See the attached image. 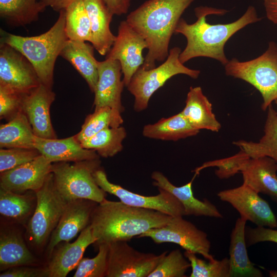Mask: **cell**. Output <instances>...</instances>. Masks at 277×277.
Instances as JSON below:
<instances>
[{
	"label": "cell",
	"mask_w": 277,
	"mask_h": 277,
	"mask_svg": "<svg viewBox=\"0 0 277 277\" xmlns=\"http://www.w3.org/2000/svg\"><path fill=\"white\" fill-rule=\"evenodd\" d=\"M46 32L33 36L16 35L1 30V41L22 53L32 64L41 84L52 88L57 57L68 39L65 30L64 9Z\"/></svg>",
	"instance_id": "obj_4"
},
{
	"label": "cell",
	"mask_w": 277,
	"mask_h": 277,
	"mask_svg": "<svg viewBox=\"0 0 277 277\" xmlns=\"http://www.w3.org/2000/svg\"><path fill=\"white\" fill-rule=\"evenodd\" d=\"M98 81L94 91V106L95 109L110 107L118 122L123 120L121 113L124 108L122 104V93L125 86L121 80V66L117 60L106 58L97 62Z\"/></svg>",
	"instance_id": "obj_15"
},
{
	"label": "cell",
	"mask_w": 277,
	"mask_h": 277,
	"mask_svg": "<svg viewBox=\"0 0 277 277\" xmlns=\"http://www.w3.org/2000/svg\"><path fill=\"white\" fill-rule=\"evenodd\" d=\"M227 76L242 80L261 94L262 110L277 99V44L271 41L267 50L252 60L240 61L232 58L224 66Z\"/></svg>",
	"instance_id": "obj_5"
},
{
	"label": "cell",
	"mask_w": 277,
	"mask_h": 277,
	"mask_svg": "<svg viewBox=\"0 0 277 277\" xmlns=\"http://www.w3.org/2000/svg\"><path fill=\"white\" fill-rule=\"evenodd\" d=\"M41 84L30 62L12 46L1 42L0 84L26 94Z\"/></svg>",
	"instance_id": "obj_14"
},
{
	"label": "cell",
	"mask_w": 277,
	"mask_h": 277,
	"mask_svg": "<svg viewBox=\"0 0 277 277\" xmlns=\"http://www.w3.org/2000/svg\"><path fill=\"white\" fill-rule=\"evenodd\" d=\"M250 158L245 151L240 149L238 153L232 156L205 162L196 168L193 172L199 175L200 172L204 169L216 167V176L220 179H227L240 173L243 166Z\"/></svg>",
	"instance_id": "obj_37"
},
{
	"label": "cell",
	"mask_w": 277,
	"mask_h": 277,
	"mask_svg": "<svg viewBox=\"0 0 277 277\" xmlns=\"http://www.w3.org/2000/svg\"><path fill=\"white\" fill-rule=\"evenodd\" d=\"M98 253L92 258H82L77 266L73 277H106L108 245L97 246Z\"/></svg>",
	"instance_id": "obj_39"
},
{
	"label": "cell",
	"mask_w": 277,
	"mask_h": 277,
	"mask_svg": "<svg viewBox=\"0 0 277 277\" xmlns=\"http://www.w3.org/2000/svg\"><path fill=\"white\" fill-rule=\"evenodd\" d=\"M181 49H171L166 60L157 67L146 70L141 67L133 74L127 87L134 96V110L136 112L147 109L152 94L170 78L177 74H185L196 79L201 71L185 66L179 60Z\"/></svg>",
	"instance_id": "obj_7"
},
{
	"label": "cell",
	"mask_w": 277,
	"mask_h": 277,
	"mask_svg": "<svg viewBox=\"0 0 277 277\" xmlns=\"http://www.w3.org/2000/svg\"><path fill=\"white\" fill-rule=\"evenodd\" d=\"M245 237L247 247L264 242L277 243V230L261 226L246 227Z\"/></svg>",
	"instance_id": "obj_42"
},
{
	"label": "cell",
	"mask_w": 277,
	"mask_h": 277,
	"mask_svg": "<svg viewBox=\"0 0 277 277\" xmlns=\"http://www.w3.org/2000/svg\"><path fill=\"white\" fill-rule=\"evenodd\" d=\"M190 263L179 249L163 257L148 277H186Z\"/></svg>",
	"instance_id": "obj_38"
},
{
	"label": "cell",
	"mask_w": 277,
	"mask_h": 277,
	"mask_svg": "<svg viewBox=\"0 0 277 277\" xmlns=\"http://www.w3.org/2000/svg\"><path fill=\"white\" fill-rule=\"evenodd\" d=\"M32 128L25 114L21 110L0 127L1 148L35 149Z\"/></svg>",
	"instance_id": "obj_30"
},
{
	"label": "cell",
	"mask_w": 277,
	"mask_h": 277,
	"mask_svg": "<svg viewBox=\"0 0 277 277\" xmlns=\"http://www.w3.org/2000/svg\"><path fill=\"white\" fill-rule=\"evenodd\" d=\"M222 201L230 204L240 216L256 226L277 227V220L268 203L249 186H241L222 190L217 193Z\"/></svg>",
	"instance_id": "obj_12"
},
{
	"label": "cell",
	"mask_w": 277,
	"mask_h": 277,
	"mask_svg": "<svg viewBox=\"0 0 277 277\" xmlns=\"http://www.w3.org/2000/svg\"><path fill=\"white\" fill-rule=\"evenodd\" d=\"M64 10L65 30L68 39L90 42V21L83 0H75Z\"/></svg>",
	"instance_id": "obj_33"
},
{
	"label": "cell",
	"mask_w": 277,
	"mask_h": 277,
	"mask_svg": "<svg viewBox=\"0 0 277 277\" xmlns=\"http://www.w3.org/2000/svg\"><path fill=\"white\" fill-rule=\"evenodd\" d=\"M52 163L41 154L34 160L1 173L0 188L23 193L35 192L51 172Z\"/></svg>",
	"instance_id": "obj_18"
},
{
	"label": "cell",
	"mask_w": 277,
	"mask_h": 277,
	"mask_svg": "<svg viewBox=\"0 0 277 277\" xmlns=\"http://www.w3.org/2000/svg\"><path fill=\"white\" fill-rule=\"evenodd\" d=\"M96 239L92 233L90 224L83 230L73 243L65 242L56 246L50 255L47 266L49 277H65L77 267L86 249L94 244Z\"/></svg>",
	"instance_id": "obj_19"
},
{
	"label": "cell",
	"mask_w": 277,
	"mask_h": 277,
	"mask_svg": "<svg viewBox=\"0 0 277 277\" xmlns=\"http://www.w3.org/2000/svg\"><path fill=\"white\" fill-rule=\"evenodd\" d=\"M274 103H275V104L276 105V115H277V99L274 101Z\"/></svg>",
	"instance_id": "obj_47"
},
{
	"label": "cell",
	"mask_w": 277,
	"mask_h": 277,
	"mask_svg": "<svg viewBox=\"0 0 277 277\" xmlns=\"http://www.w3.org/2000/svg\"><path fill=\"white\" fill-rule=\"evenodd\" d=\"M197 175L194 173V176L188 183L179 187L172 184L160 171H153L151 177L153 180V186L169 192L181 202L184 207L186 215L223 218V215L214 204L206 199L200 200L194 196L192 184Z\"/></svg>",
	"instance_id": "obj_20"
},
{
	"label": "cell",
	"mask_w": 277,
	"mask_h": 277,
	"mask_svg": "<svg viewBox=\"0 0 277 277\" xmlns=\"http://www.w3.org/2000/svg\"><path fill=\"white\" fill-rule=\"evenodd\" d=\"M34 147L50 162H78L99 158L94 150L84 148L74 135L63 139L35 136Z\"/></svg>",
	"instance_id": "obj_22"
},
{
	"label": "cell",
	"mask_w": 277,
	"mask_h": 277,
	"mask_svg": "<svg viewBox=\"0 0 277 277\" xmlns=\"http://www.w3.org/2000/svg\"><path fill=\"white\" fill-rule=\"evenodd\" d=\"M194 128L219 132L221 125L212 111V105L200 86L190 87L185 106L181 112Z\"/></svg>",
	"instance_id": "obj_25"
},
{
	"label": "cell",
	"mask_w": 277,
	"mask_h": 277,
	"mask_svg": "<svg viewBox=\"0 0 277 277\" xmlns=\"http://www.w3.org/2000/svg\"><path fill=\"white\" fill-rule=\"evenodd\" d=\"M199 132L200 130L193 127L181 112L146 125L142 131L146 137L173 141L195 136Z\"/></svg>",
	"instance_id": "obj_28"
},
{
	"label": "cell",
	"mask_w": 277,
	"mask_h": 277,
	"mask_svg": "<svg viewBox=\"0 0 277 277\" xmlns=\"http://www.w3.org/2000/svg\"><path fill=\"white\" fill-rule=\"evenodd\" d=\"M145 48L148 45L144 38L126 20L122 21L106 58L120 62L125 86H128L133 74L144 64L142 52Z\"/></svg>",
	"instance_id": "obj_13"
},
{
	"label": "cell",
	"mask_w": 277,
	"mask_h": 277,
	"mask_svg": "<svg viewBox=\"0 0 277 277\" xmlns=\"http://www.w3.org/2000/svg\"><path fill=\"white\" fill-rule=\"evenodd\" d=\"M268 19L277 25V0H263Z\"/></svg>",
	"instance_id": "obj_45"
},
{
	"label": "cell",
	"mask_w": 277,
	"mask_h": 277,
	"mask_svg": "<svg viewBox=\"0 0 277 277\" xmlns=\"http://www.w3.org/2000/svg\"><path fill=\"white\" fill-rule=\"evenodd\" d=\"M46 8L40 0H0V16L10 25L24 26L37 21Z\"/></svg>",
	"instance_id": "obj_31"
},
{
	"label": "cell",
	"mask_w": 277,
	"mask_h": 277,
	"mask_svg": "<svg viewBox=\"0 0 277 277\" xmlns=\"http://www.w3.org/2000/svg\"><path fill=\"white\" fill-rule=\"evenodd\" d=\"M12 88L0 84V117L10 120L21 110L23 97Z\"/></svg>",
	"instance_id": "obj_41"
},
{
	"label": "cell",
	"mask_w": 277,
	"mask_h": 277,
	"mask_svg": "<svg viewBox=\"0 0 277 277\" xmlns=\"http://www.w3.org/2000/svg\"><path fill=\"white\" fill-rule=\"evenodd\" d=\"M195 0H147L131 11L126 22L146 42L148 53L141 66L155 67L169 55L172 35L185 11Z\"/></svg>",
	"instance_id": "obj_2"
},
{
	"label": "cell",
	"mask_w": 277,
	"mask_h": 277,
	"mask_svg": "<svg viewBox=\"0 0 277 277\" xmlns=\"http://www.w3.org/2000/svg\"><path fill=\"white\" fill-rule=\"evenodd\" d=\"M75 0H40V1L47 7H50L54 11L60 12L65 9Z\"/></svg>",
	"instance_id": "obj_46"
},
{
	"label": "cell",
	"mask_w": 277,
	"mask_h": 277,
	"mask_svg": "<svg viewBox=\"0 0 277 277\" xmlns=\"http://www.w3.org/2000/svg\"><path fill=\"white\" fill-rule=\"evenodd\" d=\"M39 155L36 149L1 148L0 172L29 162Z\"/></svg>",
	"instance_id": "obj_40"
},
{
	"label": "cell",
	"mask_w": 277,
	"mask_h": 277,
	"mask_svg": "<svg viewBox=\"0 0 277 277\" xmlns=\"http://www.w3.org/2000/svg\"><path fill=\"white\" fill-rule=\"evenodd\" d=\"M240 173L243 183L277 203V162L273 159L267 156L250 157Z\"/></svg>",
	"instance_id": "obj_21"
},
{
	"label": "cell",
	"mask_w": 277,
	"mask_h": 277,
	"mask_svg": "<svg viewBox=\"0 0 277 277\" xmlns=\"http://www.w3.org/2000/svg\"><path fill=\"white\" fill-rule=\"evenodd\" d=\"M97 185L105 192L114 195L127 205L157 210L172 216L186 215L183 206L169 192L157 188L159 193L145 196L131 192L119 185L110 182L101 168L93 173Z\"/></svg>",
	"instance_id": "obj_11"
},
{
	"label": "cell",
	"mask_w": 277,
	"mask_h": 277,
	"mask_svg": "<svg viewBox=\"0 0 277 277\" xmlns=\"http://www.w3.org/2000/svg\"><path fill=\"white\" fill-rule=\"evenodd\" d=\"M228 11L201 6L194 9L197 18L194 23L188 24L181 18L174 33L181 34L186 38V46L179 55L182 64L195 57H205L215 60L224 66L229 61L224 50L227 41L247 25L262 20L255 8L249 6L242 16L233 22L210 24L206 21L208 15H223Z\"/></svg>",
	"instance_id": "obj_1"
},
{
	"label": "cell",
	"mask_w": 277,
	"mask_h": 277,
	"mask_svg": "<svg viewBox=\"0 0 277 277\" xmlns=\"http://www.w3.org/2000/svg\"><path fill=\"white\" fill-rule=\"evenodd\" d=\"M36 262L34 255L17 232L2 231L0 235V270L23 266L32 265Z\"/></svg>",
	"instance_id": "obj_27"
},
{
	"label": "cell",
	"mask_w": 277,
	"mask_h": 277,
	"mask_svg": "<svg viewBox=\"0 0 277 277\" xmlns=\"http://www.w3.org/2000/svg\"><path fill=\"white\" fill-rule=\"evenodd\" d=\"M34 192L36 206L27 225L26 236L32 246L40 248L50 238L67 202L56 189L52 172L42 187Z\"/></svg>",
	"instance_id": "obj_8"
},
{
	"label": "cell",
	"mask_w": 277,
	"mask_h": 277,
	"mask_svg": "<svg viewBox=\"0 0 277 277\" xmlns=\"http://www.w3.org/2000/svg\"><path fill=\"white\" fill-rule=\"evenodd\" d=\"M183 216H172L166 225L151 229L137 238H149L156 244L174 243L207 260L215 259L210 253L211 243L207 233Z\"/></svg>",
	"instance_id": "obj_9"
},
{
	"label": "cell",
	"mask_w": 277,
	"mask_h": 277,
	"mask_svg": "<svg viewBox=\"0 0 277 277\" xmlns=\"http://www.w3.org/2000/svg\"><path fill=\"white\" fill-rule=\"evenodd\" d=\"M172 216L160 211L131 206L105 199L93 210L90 224L96 239L94 244L129 241L147 231L161 227Z\"/></svg>",
	"instance_id": "obj_3"
},
{
	"label": "cell",
	"mask_w": 277,
	"mask_h": 277,
	"mask_svg": "<svg viewBox=\"0 0 277 277\" xmlns=\"http://www.w3.org/2000/svg\"><path fill=\"white\" fill-rule=\"evenodd\" d=\"M98 203L86 199L67 202L60 220L52 232L47 247L49 255L63 242H69L90 224L92 212Z\"/></svg>",
	"instance_id": "obj_17"
},
{
	"label": "cell",
	"mask_w": 277,
	"mask_h": 277,
	"mask_svg": "<svg viewBox=\"0 0 277 277\" xmlns=\"http://www.w3.org/2000/svg\"><path fill=\"white\" fill-rule=\"evenodd\" d=\"M121 124L116 119L112 109L109 107L95 109L94 112L87 115L80 132L74 135L81 143L107 127H116Z\"/></svg>",
	"instance_id": "obj_35"
},
{
	"label": "cell",
	"mask_w": 277,
	"mask_h": 277,
	"mask_svg": "<svg viewBox=\"0 0 277 277\" xmlns=\"http://www.w3.org/2000/svg\"><path fill=\"white\" fill-rule=\"evenodd\" d=\"M55 98V94L52 88L41 83L23 95L21 109L36 136L57 138L50 114V107Z\"/></svg>",
	"instance_id": "obj_16"
},
{
	"label": "cell",
	"mask_w": 277,
	"mask_h": 277,
	"mask_svg": "<svg viewBox=\"0 0 277 277\" xmlns=\"http://www.w3.org/2000/svg\"><path fill=\"white\" fill-rule=\"evenodd\" d=\"M29 194L14 192L0 188V213L2 215L21 221L33 213L36 203Z\"/></svg>",
	"instance_id": "obj_34"
},
{
	"label": "cell",
	"mask_w": 277,
	"mask_h": 277,
	"mask_svg": "<svg viewBox=\"0 0 277 277\" xmlns=\"http://www.w3.org/2000/svg\"><path fill=\"white\" fill-rule=\"evenodd\" d=\"M113 15L126 14L130 6L131 0H103Z\"/></svg>",
	"instance_id": "obj_44"
},
{
	"label": "cell",
	"mask_w": 277,
	"mask_h": 277,
	"mask_svg": "<svg viewBox=\"0 0 277 277\" xmlns=\"http://www.w3.org/2000/svg\"><path fill=\"white\" fill-rule=\"evenodd\" d=\"M83 2L90 21V42L101 55H105L116 39L110 28L113 14L103 0H83Z\"/></svg>",
	"instance_id": "obj_23"
},
{
	"label": "cell",
	"mask_w": 277,
	"mask_h": 277,
	"mask_svg": "<svg viewBox=\"0 0 277 277\" xmlns=\"http://www.w3.org/2000/svg\"><path fill=\"white\" fill-rule=\"evenodd\" d=\"M108 245L106 277H148L168 252H142L125 241Z\"/></svg>",
	"instance_id": "obj_10"
},
{
	"label": "cell",
	"mask_w": 277,
	"mask_h": 277,
	"mask_svg": "<svg viewBox=\"0 0 277 277\" xmlns=\"http://www.w3.org/2000/svg\"><path fill=\"white\" fill-rule=\"evenodd\" d=\"M98 159L74 162L52 164L51 172L54 186L67 201L86 199L98 203L103 201L106 192L96 183L93 173L101 168Z\"/></svg>",
	"instance_id": "obj_6"
},
{
	"label": "cell",
	"mask_w": 277,
	"mask_h": 277,
	"mask_svg": "<svg viewBox=\"0 0 277 277\" xmlns=\"http://www.w3.org/2000/svg\"><path fill=\"white\" fill-rule=\"evenodd\" d=\"M23 265L9 268L2 271L0 277H49L46 267L39 268Z\"/></svg>",
	"instance_id": "obj_43"
},
{
	"label": "cell",
	"mask_w": 277,
	"mask_h": 277,
	"mask_svg": "<svg viewBox=\"0 0 277 277\" xmlns=\"http://www.w3.org/2000/svg\"><path fill=\"white\" fill-rule=\"evenodd\" d=\"M190 263L191 272L190 277H229V258L221 260H208L198 258L196 253L190 251L184 253Z\"/></svg>",
	"instance_id": "obj_36"
},
{
	"label": "cell",
	"mask_w": 277,
	"mask_h": 277,
	"mask_svg": "<svg viewBox=\"0 0 277 277\" xmlns=\"http://www.w3.org/2000/svg\"><path fill=\"white\" fill-rule=\"evenodd\" d=\"M94 47L85 42L68 39L60 56L69 62L86 81L94 92L98 81V61L94 56Z\"/></svg>",
	"instance_id": "obj_26"
},
{
	"label": "cell",
	"mask_w": 277,
	"mask_h": 277,
	"mask_svg": "<svg viewBox=\"0 0 277 277\" xmlns=\"http://www.w3.org/2000/svg\"><path fill=\"white\" fill-rule=\"evenodd\" d=\"M126 136L127 132L124 127H109L80 143L84 148L95 151L100 156L109 157L123 150L122 143Z\"/></svg>",
	"instance_id": "obj_32"
},
{
	"label": "cell",
	"mask_w": 277,
	"mask_h": 277,
	"mask_svg": "<svg viewBox=\"0 0 277 277\" xmlns=\"http://www.w3.org/2000/svg\"><path fill=\"white\" fill-rule=\"evenodd\" d=\"M264 135L259 142L239 140L233 144L245 151L250 157L269 156L277 162V115L272 104L267 109Z\"/></svg>",
	"instance_id": "obj_29"
},
{
	"label": "cell",
	"mask_w": 277,
	"mask_h": 277,
	"mask_svg": "<svg viewBox=\"0 0 277 277\" xmlns=\"http://www.w3.org/2000/svg\"><path fill=\"white\" fill-rule=\"evenodd\" d=\"M247 220L240 216L230 235L229 277H262V271L250 260L245 237Z\"/></svg>",
	"instance_id": "obj_24"
}]
</instances>
